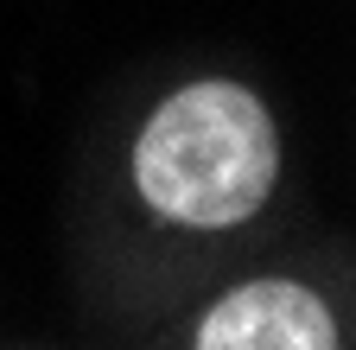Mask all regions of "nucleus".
<instances>
[{"mask_svg": "<svg viewBox=\"0 0 356 350\" xmlns=\"http://www.w3.org/2000/svg\"><path fill=\"white\" fill-rule=\"evenodd\" d=\"M274 172H280L274 121L236 83L178 90L134 147V179L147 204L197 230H229L254 216L274 191Z\"/></svg>", "mask_w": 356, "mask_h": 350, "instance_id": "f257e3e1", "label": "nucleus"}, {"mask_svg": "<svg viewBox=\"0 0 356 350\" xmlns=\"http://www.w3.org/2000/svg\"><path fill=\"white\" fill-rule=\"evenodd\" d=\"M197 350H337L331 312L293 280H248L197 331Z\"/></svg>", "mask_w": 356, "mask_h": 350, "instance_id": "f03ea898", "label": "nucleus"}]
</instances>
